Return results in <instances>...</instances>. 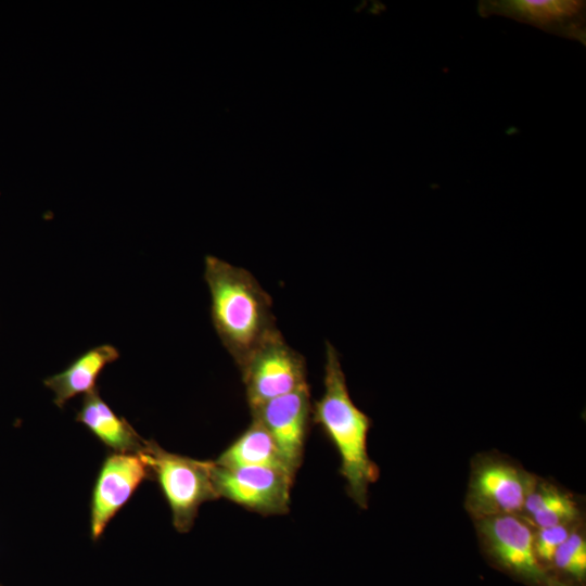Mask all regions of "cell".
Returning a JSON list of instances; mask_svg holds the SVG:
<instances>
[{"mask_svg":"<svg viewBox=\"0 0 586 586\" xmlns=\"http://www.w3.org/2000/svg\"><path fill=\"white\" fill-rule=\"evenodd\" d=\"M204 279L211 294L214 329L241 370L252 356L280 333L272 300L246 269L206 256Z\"/></svg>","mask_w":586,"mask_h":586,"instance_id":"cell-1","label":"cell"},{"mask_svg":"<svg viewBox=\"0 0 586 586\" xmlns=\"http://www.w3.org/2000/svg\"><path fill=\"white\" fill-rule=\"evenodd\" d=\"M311 422L321 429L340 456V474L346 482L347 495L366 509L369 486L380 475L367 449L372 420L353 402L339 353L330 342L326 343L323 393L313 404Z\"/></svg>","mask_w":586,"mask_h":586,"instance_id":"cell-2","label":"cell"},{"mask_svg":"<svg viewBox=\"0 0 586 586\" xmlns=\"http://www.w3.org/2000/svg\"><path fill=\"white\" fill-rule=\"evenodd\" d=\"M139 454L168 504L174 527L179 533H188L200 507L219 499L213 481L214 461L167 451L151 440H146Z\"/></svg>","mask_w":586,"mask_h":586,"instance_id":"cell-3","label":"cell"},{"mask_svg":"<svg viewBox=\"0 0 586 586\" xmlns=\"http://www.w3.org/2000/svg\"><path fill=\"white\" fill-rule=\"evenodd\" d=\"M536 482L537 477L511 461L479 457L471 469L467 510L475 520L518 515Z\"/></svg>","mask_w":586,"mask_h":586,"instance_id":"cell-4","label":"cell"},{"mask_svg":"<svg viewBox=\"0 0 586 586\" xmlns=\"http://www.w3.org/2000/svg\"><path fill=\"white\" fill-rule=\"evenodd\" d=\"M476 522L482 546L499 569L530 586H551L525 521L519 515H496Z\"/></svg>","mask_w":586,"mask_h":586,"instance_id":"cell-5","label":"cell"},{"mask_svg":"<svg viewBox=\"0 0 586 586\" xmlns=\"http://www.w3.org/2000/svg\"><path fill=\"white\" fill-rule=\"evenodd\" d=\"M251 409L308 387L306 360L278 333L240 370Z\"/></svg>","mask_w":586,"mask_h":586,"instance_id":"cell-6","label":"cell"},{"mask_svg":"<svg viewBox=\"0 0 586 586\" xmlns=\"http://www.w3.org/2000/svg\"><path fill=\"white\" fill-rule=\"evenodd\" d=\"M294 475L270 467H222L214 461L213 481L219 498L263 515L290 510Z\"/></svg>","mask_w":586,"mask_h":586,"instance_id":"cell-7","label":"cell"},{"mask_svg":"<svg viewBox=\"0 0 586 586\" xmlns=\"http://www.w3.org/2000/svg\"><path fill=\"white\" fill-rule=\"evenodd\" d=\"M140 454H109L97 475L90 500V536L98 540L107 524L145 480H151Z\"/></svg>","mask_w":586,"mask_h":586,"instance_id":"cell-8","label":"cell"},{"mask_svg":"<svg viewBox=\"0 0 586 586\" xmlns=\"http://www.w3.org/2000/svg\"><path fill=\"white\" fill-rule=\"evenodd\" d=\"M310 388L273 398L251 409L273 437L293 474L301 468L311 422Z\"/></svg>","mask_w":586,"mask_h":586,"instance_id":"cell-9","label":"cell"},{"mask_svg":"<svg viewBox=\"0 0 586 586\" xmlns=\"http://www.w3.org/2000/svg\"><path fill=\"white\" fill-rule=\"evenodd\" d=\"M76 421L84 424L113 453L139 454L146 442L125 418L113 411L98 388L85 395Z\"/></svg>","mask_w":586,"mask_h":586,"instance_id":"cell-10","label":"cell"},{"mask_svg":"<svg viewBox=\"0 0 586 586\" xmlns=\"http://www.w3.org/2000/svg\"><path fill=\"white\" fill-rule=\"evenodd\" d=\"M118 358L119 352L115 346L98 345L81 354L61 372L46 378L43 383L53 392L56 407L63 408L75 396L94 391L103 369Z\"/></svg>","mask_w":586,"mask_h":586,"instance_id":"cell-11","label":"cell"},{"mask_svg":"<svg viewBox=\"0 0 586 586\" xmlns=\"http://www.w3.org/2000/svg\"><path fill=\"white\" fill-rule=\"evenodd\" d=\"M215 462L222 467H270L288 471L295 476L269 431L254 417L250 425L218 456Z\"/></svg>","mask_w":586,"mask_h":586,"instance_id":"cell-12","label":"cell"},{"mask_svg":"<svg viewBox=\"0 0 586 586\" xmlns=\"http://www.w3.org/2000/svg\"><path fill=\"white\" fill-rule=\"evenodd\" d=\"M523 511L537 527L545 528L573 524L579 510L569 494L537 480L524 502Z\"/></svg>","mask_w":586,"mask_h":586,"instance_id":"cell-13","label":"cell"},{"mask_svg":"<svg viewBox=\"0 0 586 586\" xmlns=\"http://www.w3.org/2000/svg\"><path fill=\"white\" fill-rule=\"evenodd\" d=\"M506 12L537 24L552 23L572 16L583 5L575 0H513L499 4Z\"/></svg>","mask_w":586,"mask_h":586,"instance_id":"cell-14","label":"cell"},{"mask_svg":"<svg viewBox=\"0 0 586 586\" xmlns=\"http://www.w3.org/2000/svg\"><path fill=\"white\" fill-rule=\"evenodd\" d=\"M553 566L575 581L583 582L586 575V540L578 532L570 536L557 549Z\"/></svg>","mask_w":586,"mask_h":586,"instance_id":"cell-15","label":"cell"},{"mask_svg":"<svg viewBox=\"0 0 586 586\" xmlns=\"http://www.w3.org/2000/svg\"><path fill=\"white\" fill-rule=\"evenodd\" d=\"M571 526L572 524H562L539 528L534 537V548L543 565L544 563L551 564L557 549L573 532Z\"/></svg>","mask_w":586,"mask_h":586,"instance_id":"cell-16","label":"cell"},{"mask_svg":"<svg viewBox=\"0 0 586 586\" xmlns=\"http://www.w3.org/2000/svg\"><path fill=\"white\" fill-rule=\"evenodd\" d=\"M1 586V585H0Z\"/></svg>","mask_w":586,"mask_h":586,"instance_id":"cell-17","label":"cell"}]
</instances>
